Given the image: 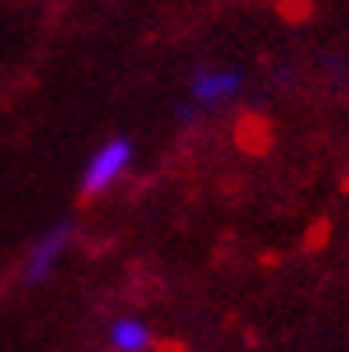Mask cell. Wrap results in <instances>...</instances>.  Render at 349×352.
Wrapping results in <instances>:
<instances>
[{
	"label": "cell",
	"instance_id": "6da1fadb",
	"mask_svg": "<svg viewBox=\"0 0 349 352\" xmlns=\"http://www.w3.org/2000/svg\"><path fill=\"white\" fill-rule=\"evenodd\" d=\"M132 164V142L129 139H111L104 142L82 171V196H104L111 185L129 171Z\"/></svg>",
	"mask_w": 349,
	"mask_h": 352
},
{
	"label": "cell",
	"instance_id": "7a4b0ae2",
	"mask_svg": "<svg viewBox=\"0 0 349 352\" xmlns=\"http://www.w3.org/2000/svg\"><path fill=\"white\" fill-rule=\"evenodd\" d=\"M68 242H72V228H68V224H57V228H50V232L39 235V239L32 242L29 256H25V271H22L25 281H29V285H43V281L54 274L57 260L65 256Z\"/></svg>",
	"mask_w": 349,
	"mask_h": 352
},
{
	"label": "cell",
	"instance_id": "3957f363",
	"mask_svg": "<svg viewBox=\"0 0 349 352\" xmlns=\"http://www.w3.org/2000/svg\"><path fill=\"white\" fill-rule=\"evenodd\" d=\"M193 100L211 107V103H221L242 89V75L235 68H200L193 75Z\"/></svg>",
	"mask_w": 349,
	"mask_h": 352
},
{
	"label": "cell",
	"instance_id": "277c9868",
	"mask_svg": "<svg viewBox=\"0 0 349 352\" xmlns=\"http://www.w3.org/2000/svg\"><path fill=\"white\" fill-rule=\"evenodd\" d=\"M107 342H111L114 352H150L154 349V331H150V324H142L136 317H121V320L111 324Z\"/></svg>",
	"mask_w": 349,
	"mask_h": 352
}]
</instances>
